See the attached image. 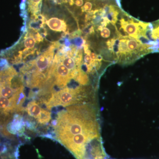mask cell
Listing matches in <instances>:
<instances>
[{
    "label": "cell",
    "instance_id": "1",
    "mask_svg": "<svg viewBox=\"0 0 159 159\" xmlns=\"http://www.w3.org/2000/svg\"><path fill=\"white\" fill-rule=\"evenodd\" d=\"M56 139L77 159H83L93 142L101 139L99 112L95 102L67 107L54 124Z\"/></svg>",
    "mask_w": 159,
    "mask_h": 159
},
{
    "label": "cell",
    "instance_id": "2",
    "mask_svg": "<svg viewBox=\"0 0 159 159\" xmlns=\"http://www.w3.org/2000/svg\"><path fill=\"white\" fill-rule=\"evenodd\" d=\"M93 94L83 87L76 88H65L52 93L45 101L46 107L49 110L55 107H68L93 102Z\"/></svg>",
    "mask_w": 159,
    "mask_h": 159
},
{
    "label": "cell",
    "instance_id": "3",
    "mask_svg": "<svg viewBox=\"0 0 159 159\" xmlns=\"http://www.w3.org/2000/svg\"><path fill=\"white\" fill-rule=\"evenodd\" d=\"M51 79L53 84L62 89L65 87L71 80L73 79L70 71L63 64L55 55L51 66Z\"/></svg>",
    "mask_w": 159,
    "mask_h": 159
},
{
    "label": "cell",
    "instance_id": "4",
    "mask_svg": "<svg viewBox=\"0 0 159 159\" xmlns=\"http://www.w3.org/2000/svg\"><path fill=\"white\" fill-rule=\"evenodd\" d=\"M25 110L29 116L36 119L39 124H48L51 119V112L42 108L35 101L29 102Z\"/></svg>",
    "mask_w": 159,
    "mask_h": 159
},
{
    "label": "cell",
    "instance_id": "5",
    "mask_svg": "<svg viewBox=\"0 0 159 159\" xmlns=\"http://www.w3.org/2000/svg\"><path fill=\"white\" fill-rule=\"evenodd\" d=\"M45 23L50 29L53 31L58 32H66V23L64 20L59 18L52 17L48 20H46L45 18Z\"/></svg>",
    "mask_w": 159,
    "mask_h": 159
},
{
    "label": "cell",
    "instance_id": "6",
    "mask_svg": "<svg viewBox=\"0 0 159 159\" xmlns=\"http://www.w3.org/2000/svg\"><path fill=\"white\" fill-rule=\"evenodd\" d=\"M118 45L117 55L119 56H131L132 54L128 49L127 44V36H121L120 37Z\"/></svg>",
    "mask_w": 159,
    "mask_h": 159
},
{
    "label": "cell",
    "instance_id": "7",
    "mask_svg": "<svg viewBox=\"0 0 159 159\" xmlns=\"http://www.w3.org/2000/svg\"><path fill=\"white\" fill-rule=\"evenodd\" d=\"M152 25L151 37L157 44V52H159V20Z\"/></svg>",
    "mask_w": 159,
    "mask_h": 159
},
{
    "label": "cell",
    "instance_id": "8",
    "mask_svg": "<svg viewBox=\"0 0 159 159\" xmlns=\"http://www.w3.org/2000/svg\"><path fill=\"white\" fill-rule=\"evenodd\" d=\"M35 39V37L32 33H30L26 35L24 40V46L26 49L23 51L22 52L27 53L29 49H33L34 48L36 43Z\"/></svg>",
    "mask_w": 159,
    "mask_h": 159
},
{
    "label": "cell",
    "instance_id": "9",
    "mask_svg": "<svg viewBox=\"0 0 159 159\" xmlns=\"http://www.w3.org/2000/svg\"><path fill=\"white\" fill-rule=\"evenodd\" d=\"M84 159H111L106 153L104 149L94 152Z\"/></svg>",
    "mask_w": 159,
    "mask_h": 159
},
{
    "label": "cell",
    "instance_id": "10",
    "mask_svg": "<svg viewBox=\"0 0 159 159\" xmlns=\"http://www.w3.org/2000/svg\"><path fill=\"white\" fill-rule=\"evenodd\" d=\"M98 30L100 31V35L103 39H108L110 37L111 31L110 29L104 26H99Z\"/></svg>",
    "mask_w": 159,
    "mask_h": 159
}]
</instances>
